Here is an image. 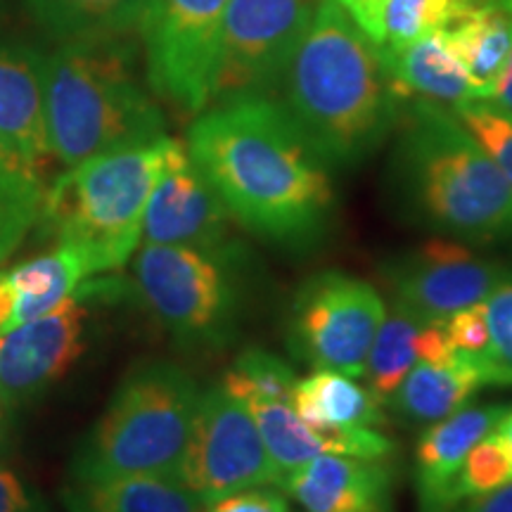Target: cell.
Returning a JSON list of instances; mask_svg holds the SVG:
<instances>
[{"label": "cell", "mask_w": 512, "mask_h": 512, "mask_svg": "<svg viewBox=\"0 0 512 512\" xmlns=\"http://www.w3.org/2000/svg\"><path fill=\"white\" fill-rule=\"evenodd\" d=\"M512 411L505 403H470L434 422L415 446V489L420 512L451 510V486L467 453L491 434Z\"/></svg>", "instance_id": "cell-17"}, {"label": "cell", "mask_w": 512, "mask_h": 512, "mask_svg": "<svg viewBox=\"0 0 512 512\" xmlns=\"http://www.w3.org/2000/svg\"><path fill=\"white\" fill-rule=\"evenodd\" d=\"M512 479V448L498 427L472 446L456 482L451 486V508L463 498L486 494Z\"/></svg>", "instance_id": "cell-31"}, {"label": "cell", "mask_w": 512, "mask_h": 512, "mask_svg": "<svg viewBox=\"0 0 512 512\" xmlns=\"http://www.w3.org/2000/svg\"><path fill=\"white\" fill-rule=\"evenodd\" d=\"M422 323L425 320L408 311L406 306L396 302L387 306V313L370 344L366 368H363L368 392L382 408L399 389L403 377L418 363V332Z\"/></svg>", "instance_id": "cell-26"}, {"label": "cell", "mask_w": 512, "mask_h": 512, "mask_svg": "<svg viewBox=\"0 0 512 512\" xmlns=\"http://www.w3.org/2000/svg\"><path fill=\"white\" fill-rule=\"evenodd\" d=\"M446 332L456 356L475 363L489 349V320L484 302L460 309L446 318Z\"/></svg>", "instance_id": "cell-33"}, {"label": "cell", "mask_w": 512, "mask_h": 512, "mask_svg": "<svg viewBox=\"0 0 512 512\" xmlns=\"http://www.w3.org/2000/svg\"><path fill=\"white\" fill-rule=\"evenodd\" d=\"M337 3L375 46H382V12L387 0H337Z\"/></svg>", "instance_id": "cell-36"}, {"label": "cell", "mask_w": 512, "mask_h": 512, "mask_svg": "<svg viewBox=\"0 0 512 512\" xmlns=\"http://www.w3.org/2000/svg\"><path fill=\"white\" fill-rule=\"evenodd\" d=\"M67 512H204V503L176 477L69 479Z\"/></svg>", "instance_id": "cell-21"}, {"label": "cell", "mask_w": 512, "mask_h": 512, "mask_svg": "<svg viewBox=\"0 0 512 512\" xmlns=\"http://www.w3.org/2000/svg\"><path fill=\"white\" fill-rule=\"evenodd\" d=\"M233 219L181 140H169L143 219V245L216 252L235 245Z\"/></svg>", "instance_id": "cell-14"}, {"label": "cell", "mask_w": 512, "mask_h": 512, "mask_svg": "<svg viewBox=\"0 0 512 512\" xmlns=\"http://www.w3.org/2000/svg\"><path fill=\"white\" fill-rule=\"evenodd\" d=\"M176 479L204 505L254 486H275L278 472L247 403L221 382L200 394Z\"/></svg>", "instance_id": "cell-10"}, {"label": "cell", "mask_w": 512, "mask_h": 512, "mask_svg": "<svg viewBox=\"0 0 512 512\" xmlns=\"http://www.w3.org/2000/svg\"><path fill=\"white\" fill-rule=\"evenodd\" d=\"M448 512H512V479L494 491L463 498Z\"/></svg>", "instance_id": "cell-37"}, {"label": "cell", "mask_w": 512, "mask_h": 512, "mask_svg": "<svg viewBox=\"0 0 512 512\" xmlns=\"http://www.w3.org/2000/svg\"><path fill=\"white\" fill-rule=\"evenodd\" d=\"M278 86L280 105L330 169H349L380 150L406 100L380 46L337 0H320Z\"/></svg>", "instance_id": "cell-2"}, {"label": "cell", "mask_w": 512, "mask_h": 512, "mask_svg": "<svg viewBox=\"0 0 512 512\" xmlns=\"http://www.w3.org/2000/svg\"><path fill=\"white\" fill-rule=\"evenodd\" d=\"M479 387H484L482 377L465 358L456 356L451 363L418 361L384 408L406 425L430 427L463 408Z\"/></svg>", "instance_id": "cell-22"}, {"label": "cell", "mask_w": 512, "mask_h": 512, "mask_svg": "<svg viewBox=\"0 0 512 512\" xmlns=\"http://www.w3.org/2000/svg\"><path fill=\"white\" fill-rule=\"evenodd\" d=\"M152 0H27L38 27L62 43L140 34Z\"/></svg>", "instance_id": "cell-24"}, {"label": "cell", "mask_w": 512, "mask_h": 512, "mask_svg": "<svg viewBox=\"0 0 512 512\" xmlns=\"http://www.w3.org/2000/svg\"><path fill=\"white\" fill-rule=\"evenodd\" d=\"M384 64L403 98L418 95L437 105L477 100V91L463 62L448 43L446 31H434L399 48H380Z\"/></svg>", "instance_id": "cell-19"}, {"label": "cell", "mask_w": 512, "mask_h": 512, "mask_svg": "<svg viewBox=\"0 0 512 512\" xmlns=\"http://www.w3.org/2000/svg\"><path fill=\"white\" fill-rule=\"evenodd\" d=\"M43 195L38 174L27 166L0 162V264L36 228Z\"/></svg>", "instance_id": "cell-27"}, {"label": "cell", "mask_w": 512, "mask_h": 512, "mask_svg": "<svg viewBox=\"0 0 512 512\" xmlns=\"http://www.w3.org/2000/svg\"><path fill=\"white\" fill-rule=\"evenodd\" d=\"M467 131L475 136L491 159L503 171L505 181L512 188V117L501 110H496L486 100H465L451 107Z\"/></svg>", "instance_id": "cell-32"}, {"label": "cell", "mask_w": 512, "mask_h": 512, "mask_svg": "<svg viewBox=\"0 0 512 512\" xmlns=\"http://www.w3.org/2000/svg\"><path fill=\"white\" fill-rule=\"evenodd\" d=\"M0 150L38 174L53 157L46 126L43 57L0 43Z\"/></svg>", "instance_id": "cell-18"}, {"label": "cell", "mask_w": 512, "mask_h": 512, "mask_svg": "<svg viewBox=\"0 0 512 512\" xmlns=\"http://www.w3.org/2000/svg\"><path fill=\"white\" fill-rule=\"evenodd\" d=\"M444 31L477 100H486L512 50V15L501 0H458L456 15Z\"/></svg>", "instance_id": "cell-20"}, {"label": "cell", "mask_w": 512, "mask_h": 512, "mask_svg": "<svg viewBox=\"0 0 512 512\" xmlns=\"http://www.w3.org/2000/svg\"><path fill=\"white\" fill-rule=\"evenodd\" d=\"M292 406L311 427H377L387 425L384 408L351 375L335 370H316L294 384Z\"/></svg>", "instance_id": "cell-25"}, {"label": "cell", "mask_w": 512, "mask_h": 512, "mask_svg": "<svg viewBox=\"0 0 512 512\" xmlns=\"http://www.w3.org/2000/svg\"><path fill=\"white\" fill-rule=\"evenodd\" d=\"M230 0H152L143 29L147 86L183 114L211 107Z\"/></svg>", "instance_id": "cell-9"}, {"label": "cell", "mask_w": 512, "mask_h": 512, "mask_svg": "<svg viewBox=\"0 0 512 512\" xmlns=\"http://www.w3.org/2000/svg\"><path fill=\"white\" fill-rule=\"evenodd\" d=\"M136 64L131 36L62 43L43 57L48 143L64 166L166 136L164 114Z\"/></svg>", "instance_id": "cell-4"}, {"label": "cell", "mask_w": 512, "mask_h": 512, "mask_svg": "<svg viewBox=\"0 0 512 512\" xmlns=\"http://www.w3.org/2000/svg\"><path fill=\"white\" fill-rule=\"evenodd\" d=\"M508 271L501 261L477 254L472 245L441 235L382 264L392 302L406 306L422 320L448 318L467 306L482 304Z\"/></svg>", "instance_id": "cell-13"}, {"label": "cell", "mask_w": 512, "mask_h": 512, "mask_svg": "<svg viewBox=\"0 0 512 512\" xmlns=\"http://www.w3.org/2000/svg\"><path fill=\"white\" fill-rule=\"evenodd\" d=\"M498 432L503 434L505 441H508L510 448H512V411L505 415V420L501 422V425H498Z\"/></svg>", "instance_id": "cell-41"}, {"label": "cell", "mask_w": 512, "mask_h": 512, "mask_svg": "<svg viewBox=\"0 0 512 512\" xmlns=\"http://www.w3.org/2000/svg\"><path fill=\"white\" fill-rule=\"evenodd\" d=\"M275 486L304 512H394V475L384 458L318 456Z\"/></svg>", "instance_id": "cell-15"}, {"label": "cell", "mask_w": 512, "mask_h": 512, "mask_svg": "<svg viewBox=\"0 0 512 512\" xmlns=\"http://www.w3.org/2000/svg\"><path fill=\"white\" fill-rule=\"evenodd\" d=\"M489 320V349L472 366L484 387H512V271L484 299Z\"/></svg>", "instance_id": "cell-29"}, {"label": "cell", "mask_w": 512, "mask_h": 512, "mask_svg": "<svg viewBox=\"0 0 512 512\" xmlns=\"http://www.w3.org/2000/svg\"><path fill=\"white\" fill-rule=\"evenodd\" d=\"M107 283L88 278L57 309L0 335V396L10 408L34 401L76 366L88 347L93 302Z\"/></svg>", "instance_id": "cell-12"}, {"label": "cell", "mask_w": 512, "mask_h": 512, "mask_svg": "<svg viewBox=\"0 0 512 512\" xmlns=\"http://www.w3.org/2000/svg\"><path fill=\"white\" fill-rule=\"evenodd\" d=\"M0 512H43V503L8 467H0Z\"/></svg>", "instance_id": "cell-35"}, {"label": "cell", "mask_w": 512, "mask_h": 512, "mask_svg": "<svg viewBox=\"0 0 512 512\" xmlns=\"http://www.w3.org/2000/svg\"><path fill=\"white\" fill-rule=\"evenodd\" d=\"M249 252L240 242L216 252L143 245L133 290L178 347L219 354L235 342L245 316Z\"/></svg>", "instance_id": "cell-7"}, {"label": "cell", "mask_w": 512, "mask_h": 512, "mask_svg": "<svg viewBox=\"0 0 512 512\" xmlns=\"http://www.w3.org/2000/svg\"><path fill=\"white\" fill-rule=\"evenodd\" d=\"M5 273L12 290V313L5 332L46 316L93 278L86 259L64 245H55L48 254L24 261Z\"/></svg>", "instance_id": "cell-23"}, {"label": "cell", "mask_w": 512, "mask_h": 512, "mask_svg": "<svg viewBox=\"0 0 512 512\" xmlns=\"http://www.w3.org/2000/svg\"><path fill=\"white\" fill-rule=\"evenodd\" d=\"M169 140L164 136L67 166L43 195L36 226L55 245L76 249L93 275L124 268L143 240L145 207Z\"/></svg>", "instance_id": "cell-5"}, {"label": "cell", "mask_w": 512, "mask_h": 512, "mask_svg": "<svg viewBox=\"0 0 512 512\" xmlns=\"http://www.w3.org/2000/svg\"><path fill=\"white\" fill-rule=\"evenodd\" d=\"M486 102H491L496 110H501L512 117V50H510L508 62H505L503 72L498 74V79L494 83V88H491Z\"/></svg>", "instance_id": "cell-38"}, {"label": "cell", "mask_w": 512, "mask_h": 512, "mask_svg": "<svg viewBox=\"0 0 512 512\" xmlns=\"http://www.w3.org/2000/svg\"><path fill=\"white\" fill-rule=\"evenodd\" d=\"M297 373L292 366L271 351L252 347L235 358V363L223 375V389L240 401L252 399H275L292 401Z\"/></svg>", "instance_id": "cell-28"}, {"label": "cell", "mask_w": 512, "mask_h": 512, "mask_svg": "<svg viewBox=\"0 0 512 512\" xmlns=\"http://www.w3.org/2000/svg\"><path fill=\"white\" fill-rule=\"evenodd\" d=\"M501 5H503V8H505V10H508V12H510V15H512V0H501Z\"/></svg>", "instance_id": "cell-43"}, {"label": "cell", "mask_w": 512, "mask_h": 512, "mask_svg": "<svg viewBox=\"0 0 512 512\" xmlns=\"http://www.w3.org/2000/svg\"><path fill=\"white\" fill-rule=\"evenodd\" d=\"M0 162H10V164H19V162H15V159H12L8 152L5 150H0ZM19 166H24V164H19Z\"/></svg>", "instance_id": "cell-42"}, {"label": "cell", "mask_w": 512, "mask_h": 512, "mask_svg": "<svg viewBox=\"0 0 512 512\" xmlns=\"http://www.w3.org/2000/svg\"><path fill=\"white\" fill-rule=\"evenodd\" d=\"M247 408L259 427L278 479L318 456L387 458L394 451L392 439L368 427H311L299 418L292 401L252 399L247 401Z\"/></svg>", "instance_id": "cell-16"}, {"label": "cell", "mask_w": 512, "mask_h": 512, "mask_svg": "<svg viewBox=\"0 0 512 512\" xmlns=\"http://www.w3.org/2000/svg\"><path fill=\"white\" fill-rule=\"evenodd\" d=\"M458 0H387L382 12V46L399 48L446 29Z\"/></svg>", "instance_id": "cell-30"}, {"label": "cell", "mask_w": 512, "mask_h": 512, "mask_svg": "<svg viewBox=\"0 0 512 512\" xmlns=\"http://www.w3.org/2000/svg\"><path fill=\"white\" fill-rule=\"evenodd\" d=\"M8 427H10V406L5 403L3 396H0V448L5 446V439H8Z\"/></svg>", "instance_id": "cell-40"}, {"label": "cell", "mask_w": 512, "mask_h": 512, "mask_svg": "<svg viewBox=\"0 0 512 512\" xmlns=\"http://www.w3.org/2000/svg\"><path fill=\"white\" fill-rule=\"evenodd\" d=\"M389 192L413 226L472 247L512 240V188L484 145L446 107L401 112Z\"/></svg>", "instance_id": "cell-3"}, {"label": "cell", "mask_w": 512, "mask_h": 512, "mask_svg": "<svg viewBox=\"0 0 512 512\" xmlns=\"http://www.w3.org/2000/svg\"><path fill=\"white\" fill-rule=\"evenodd\" d=\"M188 155L230 219L256 240L311 254L337 219L330 166L280 100L249 93L219 100L188 131Z\"/></svg>", "instance_id": "cell-1"}, {"label": "cell", "mask_w": 512, "mask_h": 512, "mask_svg": "<svg viewBox=\"0 0 512 512\" xmlns=\"http://www.w3.org/2000/svg\"><path fill=\"white\" fill-rule=\"evenodd\" d=\"M387 304L375 285L342 271H318L294 290L285 342L299 363L363 377Z\"/></svg>", "instance_id": "cell-8"}, {"label": "cell", "mask_w": 512, "mask_h": 512, "mask_svg": "<svg viewBox=\"0 0 512 512\" xmlns=\"http://www.w3.org/2000/svg\"><path fill=\"white\" fill-rule=\"evenodd\" d=\"M12 313V290L8 283V273L0 271V335L8 328V320Z\"/></svg>", "instance_id": "cell-39"}, {"label": "cell", "mask_w": 512, "mask_h": 512, "mask_svg": "<svg viewBox=\"0 0 512 512\" xmlns=\"http://www.w3.org/2000/svg\"><path fill=\"white\" fill-rule=\"evenodd\" d=\"M200 394L195 377L176 363L138 361L76 448L72 479L176 477Z\"/></svg>", "instance_id": "cell-6"}, {"label": "cell", "mask_w": 512, "mask_h": 512, "mask_svg": "<svg viewBox=\"0 0 512 512\" xmlns=\"http://www.w3.org/2000/svg\"><path fill=\"white\" fill-rule=\"evenodd\" d=\"M204 512H292V508L278 486H254L204 505Z\"/></svg>", "instance_id": "cell-34"}, {"label": "cell", "mask_w": 512, "mask_h": 512, "mask_svg": "<svg viewBox=\"0 0 512 512\" xmlns=\"http://www.w3.org/2000/svg\"><path fill=\"white\" fill-rule=\"evenodd\" d=\"M320 0H230L221 31L214 102L268 95L309 29Z\"/></svg>", "instance_id": "cell-11"}]
</instances>
